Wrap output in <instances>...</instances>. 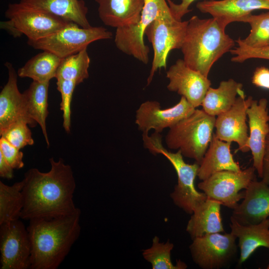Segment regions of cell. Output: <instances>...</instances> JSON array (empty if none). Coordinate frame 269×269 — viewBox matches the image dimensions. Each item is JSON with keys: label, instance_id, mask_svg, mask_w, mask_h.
<instances>
[{"label": "cell", "instance_id": "obj_27", "mask_svg": "<svg viewBox=\"0 0 269 269\" xmlns=\"http://www.w3.org/2000/svg\"><path fill=\"white\" fill-rule=\"evenodd\" d=\"M62 58L55 54L43 50L27 61L17 71L22 78H30L39 82H50L55 78Z\"/></svg>", "mask_w": 269, "mask_h": 269}, {"label": "cell", "instance_id": "obj_22", "mask_svg": "<svg viewBox=\"0 0 269 269\" xmlns=\"http://www.w3.org/2000/svg\"><path fill=\"white\" fill-rule=\"evenodd\" d=\"M231 142L222 140L213 134L208 149L199 164L197 176L204 180L222 170L240 171L239 164L231 152Z\"/></svg>", "mask_w": 269, "mask_h": 269}, {"label": "cell", "instance_id": "obj_28", "mask_svg": "<svg viewBox=\"0 0 269 269\" xmlns=\"http://www.w3.org/2000/svg\"><path fill=\"white\" fill-rule=\"evenodd\" d=\"M23 179L8 186L0 181V225L18 220L23 207Z\"/></svg>", "mask_w": 269, "mask_h": 269}, {"label": "cell", "instance_id": "obj_18", "mask_svg": "<svg viewBox=\"0 0 269 269\" xmlns=\"http://www.w3.org/2000/svg\"><path fill=\"white\" fill-rule=\"evenodd\" d=\"M5 65L8 78L0 93V134L19 121H24L30 127H35L37 123L27 115L23 94L18 89L15 69L9 62Z\"/></svg>", "mask_w": 269, "mask_h": 269}, {"label": "cell", "instance_id": "obj_14", "mask_svg": "<svg viewBox=\"0 0 269 269\" xmlns=\"http://www.w3.org/2000/svg\"><path fill=\"white\" fill-rule=\"evenodd\" d=\"M253 99H247L244 92L238 95L232 107L216 117L215 135L219 139L227 142H235L239 150L243 152L250 150L248 145V127L247 125V110Z\"/></svg>", "mask_w": 269, "mask_h": 269}, {"label": "cell", "instance_id": "obj_35", "mask_svg": "<svg viewBox=\"0 0 269 269\" xmlns=\"http://www.w3.org/2000/svg\"><path fill=\"white\" fill-rule=\"evenodd\" d=\"M0 153L13 169H20L24 166L23 152L1 136Z\"/></svg>", "mask_w": 269, "mask_h": 269}, {"label": "cell", "instance_id": "obj_1", "mask_svg": "<svg viewBox=\"0 0 269 269\" xmlns=\"http://www.w3.org/2000/svg\"><path fill=\"white\" fill-rule=\"evenodd\" d=\"M49 161L48 172L32 168L25 173L22 219H52L73 214L78 209L73 199L76 183L71 167L62 158L56 161L51 158Z\"/></svg>", "mask_w": 269, "mask_h": 269}, {"label": "cell", "instance_id": "obj_25", "mask_svg": "<svg viewBox=\"0 0 269 269\" xmlns=\"http://www.w3.org/2000/svg\"><path fill=\"white\" fill-rule=\"evenodd\" d=\"M244 93L243 85L233 79L222 81L217 88L210 87L201 106L208 114L217 117L230 110L237 98Z\"/></svg>", "mask_w": 269, "mask_h": 269}, {"label": "cell", "instance_id": "obj_24", "mask_svg": "<svg viewBox=\"0 0 269 269\" xmlns=\"http://www.w3.org/2000/svg\"><path fill=\"white\" fill-rule=\"evenodd\" d=\"M20 2L75 23L82 27H92L87 16L88 9L83 0H20Z\"/></svg>", "mask_w": 269, "mask_h": 269}, {"label": "cell", "instance_id": "obj_8", "mask_svg": "<svg viewBox=\"0 0 269 269\" xmlns=\"http://www.w3.org/2000/svg\"><path fill=\"white\" fill-rule=\"evenodd\" d=\"M112 37V33L104 27L86 28L70 22L48 36L36 40L28 39L27 43L35 49L51 52L63 59L87 48L95 41Z\"/></svg>", "mask_w": 269, "mask_h": 269}, {"label": "cell", "instance_id": "obj_15", "mask_svg": "<svg viewBox=\"0 0 269 269\" xmlns=\"http://www.w3.org/2000/svg\"><path fill=\"white\" fill-rule=\"evenodd\" d=\"M166 76L169 80L167 89L185 97L195 108L201 106L211 85L208 77L190 68L180 59L170 67Z\"/></svg>", "mask_w": 269, "mask_h": 269}, {"label": "cell", "instance_id": "obj_37", "mask_svg": "<svg viewBox=\"0 0 269 269\" xmlns=\"http://www.w3.org/2000/svg\"><path fill=\"white\" fill-rule=\"evenodd\" d=\"M252 82L258 87L269 90V69L265 66L257 67L254 72Z\"/></svg>", "mask_w": 269, "mask_h": 269}, {"label": "cell", "instance_id": "obj_40", "mask_svg": "<svg viewBox=\"0 0 269 269\" xmlns=\"http://www.w3.org/2000/svg\"><path fill=\"white\" fill-rule=\"evenodd\" d=\"M267 269H269V265L267 266Z\"/></svg>", "mask_w": 269, "mask_h": 269}, {"label": "cell", "instance_id": "obj_7", "mask_svg": "<svg viewBox=\"0 0 269 269\" xmlns=\"http://www.w3.org/2000/svg\"><path fill=\"white\" fill-rule=\"evenodd\" d=\"M188 21H178L169 9L161 12L147 27L145 35L152 44L153 57L147 86L149 85L158 69L166 68L169 53L181 49L187 30Z\"/></svg>", "mask_w": 269, "mask_h": 269}, {"label": "cell", "instance_id": "obj_26", "mask_svg": "<svg viewBox=\"0 0 269 269\" xmlns=\"http://www.w3.org/2000/svg\"><path fill=\"white\" fill-rule=\"evenodd\" d=\"M49 82H39L33 81L23 93L27 116L39 125L47 146H49L46 126L48 114V90Z\"/></svg>", "mask_w": 269, "mask_h": 269}, {"label": "cell", "instance_id": "obj_20", "mask_svg": "<svg viewBox=\"0 0 269 269\" xmlns=\"http://www.w3.org/2000/svg\"><path fill=\"white\" fill-rule=\"evenodd\" d=\"M99 16L106 25L116 28L136 23L144 0H95Z\"/></svg>", "mask_w": 269, "mask_h": 269}, {"label": "cell", "instance_id": "obj_39", "mask_svg": "<svg viewBox=\"0 0 269 269\" xmlns=\"http://www.w3.org/2000/svg\"><path fill=\"white\" fill-rule=\"evenodd\" d=\"M0 176L7 179L13 177V168L0 153Z\"/></svg>", "mask_w": 269, "mask_h": 269}, {"label": "cell", "instance_id": "obj_2", "mask_svg": "<svg viewBox=\"0 0 269 269\" xmlns=\"http://www.w3.org/2000/svg\"><path fill=\"white\" fill-rule=\"evenodd\" d=\"M81 211L52 219L29 220L27 230L31 247L30 269H56L79 237Z\"/></svg>", "mask_w": 269, "mask_h": 269}, {"label": "cell", "instance_id": "obj_36", "mask_svg": "<svg viewBox=\"0 0 269 269\" xmlns=\"http://www.w3.org/2000/svg\"><path fill=\"white\" fill-rule=\"evenodd\" d=\"M195 0H181L179 3H175L171 0H166L172 15L178 21H181L182 18L190 11L189 7Z\"/></svg>", "mask_w": 269, "mask_h": 269}, {"label": "cell", "instance_id": "obj_31", "mask_svg": "<svg viewBox=\"0 0 269 269\" xmlns=\"http://www.w3.org/2000/svg\"><path fill=\"white\" fill-rule=\"evenodd\" d=\"M251 27L248 36L242 41L255 48L269 46V11L258 15L250 14L244 21Z\"/></svg>", "mask_w": 269, "mask_h": 269}, {"label": "cell", "instance_id": "obj_17", "mask_svg": "<svg viewBox=\"0 0 269 269\" xmlns=\"http://www.w3.org/2000/svg\"><path fill=\"white\" fill-rule=\"evenodd\" d=\"M268 104L266 98H261L259 101L253 100L247 110L249 128L248 145L253 156V166L261 178L266 141L269 133Z\"/></svg>", "mask_w": 269, "mask_h": 269}, {"label": "cell", "instance_id": "obj_4", "mask_svg": "<svg viewBox=\"0 0 269 269\" xmlns=\"http://www.w3.org/2000/svg\"><path fill=\"white\" fill-rule=\"evenodd\" d=\"M215 120L216 117L203 109H195L169 129L165 137L167 147L180 150L183 156L200 164L211 140Z\"/></svg>", "mask_w": 269, "mask_h": 269}, {"label": "cell", "instance_id": "obj_38", "mask_svg": "<svg viewBox=\"0 0 269 269\" xmlns=\"http://www.w3.org/2000/svg\"><path fill=\"white\" fill-rule=\"evenodd\" d=\"M262 180L269 186V133L267 137L263 162Z\"/></svg>", "mask_w": 269, "mask_h": 269}, {"label": "cell", "instance_id": "obj_23", "mask_svg": "<svg viewBox=\"0 0 269 269\" xmlns=\"http://www.w3.org/2000/svg\"><path fill=\"white\" fill-rule=\"evenodd\" d=\"M221 205L220 202L207 198L194 209L186 229L192 239L206 234L224 232Z\"/></svg>", "mask_w": 269, "mask_h": 269}, {"label": "cell", "instance_id": "obj_11", "mask_svg": "<svg viewBox=\"0 0 269 269\" xmlns=\"http://www.w3.org/2000/svg\"><path fill=\"white\" fill-rule=\"evenodd\" d=\"M192 240L189 246L192 260L203 269L226 267L237 254V238L231 233L209 234Z\"/></svg>", "mask_w": 269, "mask_h": 269}, {"label": "cell", "instance_id": "obj_5", "mask_svg": "<svg viewBox=\"0 0 269 269\" xmlns=\"http://www.w3.org/2000/svg\"><path fill=\"white\" fill-rule=\"evenodd\" d=\"M144 147L153 154L164 156L172 164L177 175V183L170 194L174 204L184 212L192 214L194 209L204 202L207 196L198 191L195 186L199 164L196 162L189 164L185 162L180 150L172 152L167 150L162 143L161 136L154 132L151 135L142 134Z\"/></svg>", "mask_w": 269, "mask_h": 269}, {"label": "cell", "instance_id": "obj_12", "mask_svg": "<svg viewBox=\"0 0 269 269\" xmlns=\"http://www.w3.org/2000/svg\"><path fill=\"white\" fill-rule=\"evenodd\" d=\"M0 269H30L28 233L19 219L0 225Z\"/></svg>", "mask_w": 269, "mask_h": 269}, {"label": "cell", "instance_id": "obj_6", "mask_svg": "<svg viewBox=\"0 0 269 269\" xmlns=\"http://www.w3.org/2000/svg\"><path fill=\"white\" fill-rule=\"evenodd\" d=\"M8 19L1 22L14 36L26 35L36 40L59 30L70 21L21 2L9 4L5 12Z\"/></svg>", "mask_w": 269, "mask_h": 269}, {"label": "cell", "instance_id": "obj_13", "mask_svg": "<svg viewBox=\"0 0 269 269\" xmlns=\"http://www.w3.org/2000/svg\"><path fill=\"white\" fill-rule=\"evenodd\" d=\"M195 109L183 96L176 105L167 109H161L157 101H146L136 110L135 123L143 134H148L151 130L160 134L191 115Z\"/></svg>", "mask_w": 269, "mask_h": 269}, {"label": "cell", "instance_id": "obj_33", "mask_svg": "<svg viewBox=\"0 0 269 269\" xmlns=\"http://www.w3.org/2000/svg\"><path fill=\"white\" fill-rule=\"evenodd\" d=\"M57 88L61 96L60 109L63 112V126L67 133L70 132L71 128V103L73 94L76 86L75 82L63 80L56 82Z\"/></svg>", "mask_w": 269, "mask_h": 269}, {"label": "cell", "instance_id": "obj_34", "mask_svg": "<svg viewBox=\"0 0 269 269\" xmlns=\"http://www.w3.org/2000/svg\"><path fill=\"white\" fill-rule=\"evenodd\" d=\"M238 46L230 50L234 55L231 61L234 62L242 63L251 58H261L269 60V46L262 47H252L243 43L239 37L236 41Z\"/></svg>", "mask_w": 269, "mask_h": 269}, {"label": "cell", "instance_id": "obj_10", "mask_svg": "<svg viewBox=\"0 0 269 269\" xmlns=\"http://www.w3.org/2000/svg\"><path fill=\"white\" fill-rule=\"evenodd\" d=\"M255 167L240 171L222 170L214 173L198 184L208 198L216 200L232 209L245 197V190L256 179Z\"/></svg>", "mask_w": 269, "mask_h": 269}, {"label": "cell", "instance_id": "obj_9", "mask_svg": "<svg viewBox=\"0 0 269 269\" xmlns=\"http://www.w3.org/2000/svg\"><path fill=\"white\" fill-rule=\"evenodd\" d=\"M169 9L166 0H144L138 21L117 28L115 43L117 48L140 62L147 64L149 48L144 42L145 30L161 12Z\"/></svg>", "mask_w": 269, "mask_h": 269}, {"label": "cell", "instance_id": "obj_16", "mask_svg": "<svg viewBox=\"0 0 269 269\" xmlns=\"http://www.w3.org/2000/svg\"><path fill=\"white\" fill-rule=\"evenodd\" d=\"M196 7L210 14L225 29L230 23L244 22L254 10H269V0H204L198 2Z\"/></svg>", "mask_w": 269, "mask_h": 269}, {"label": "cell", "instance_id": "obj_30", "mask_svg": "<svg viewBox=\"0 0 269 269\" xmlns=\"http://www.w3.org/2000/svg\"><path fill=\"white\" fill-rule=\"evenodd\" d=\"M174 245L169 240L160 242L158 237L152 239L151 246L143 250L144 259L151 265L153 269H185L187 265L179 260L176 265L173 264L171 253Z\"/></svg>", "mask_w": 269, "mask_h": 269}, {"label": "cell", "instance_id": "obj_3", "mask_svg": "<svg viewBox=\"0 0 269 269\" xmlns=\"http://www.w3.org/2000/svg\"><path fill=\"white\" fill-rule=\"evenodd\" d=\"M234 45L215 19L194 15L188 20L180 49L186 65L208 77L213 65Z\"/></svg>", "mask_w": 269, "mask_h": 269}, {"label": "cell", "instance_id": "obj_21", "mask_svg": "<svg viewBox=\"0 0 269 269\" xmlns=\"http://www.w3.org/2000/svg\"><path fill=\"white\" fill-rule=\"evenodd\" d=\"M230 227L231 233L238 240L239 265L247 261L259 248L269 250V218L258 224L242 225L231 216Z\"/></svg>", "mask_w": 269, "mask_h": 269}, {"label": "cell", "instance_id": "obj_32", "mask_svg": "<svg viewBox=\"0 0 269 269\" xmlns=\"http://www.w3.org/2000/svg\"><path fill=\"white\" fill-rule=\"evenodd\" d=\"M28 126L24 121H17L0 133V136L19 149L33 145L34 140Z\"/></svg>", "mask_w": 269, "mask_h": 269}, {"label": "cell", "instance_id": "obj_29", "mask_svg": "<svg viewBox=\"0 0 269 269\" xmlns=\"http://www.w3.org/2000/svg\"><path fill=\"white\" fill-rule=\"evenodd\" d=\"M90 61L87 48L63 58L57 69L55 78L57 80L72 81L78 85L89 77Z\"/></svg>", "mask_w": 269, "mask_h": 269}, {"label": "cell", "instance_id": "obj_19", "mask_svg": "<svg viewBox=\"0 0 269 269\" xmlns=\"http://www.w3.org/2000/svg\"><path fill=\"white\" fill-rule=\"evenodd\" d=\"M231 217L242 225L258 224L269 217V186L253 180L245 189L243 201L233 210Z\"/></svg>", "mask_w": 269, "mask_h": 269}]
</instances>
